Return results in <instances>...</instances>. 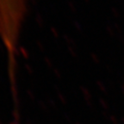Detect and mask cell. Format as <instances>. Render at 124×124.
I'll return each mask as SVG.
<instances>
[{"label":"cell","instance_id":"obj_1","mask_svg":"<svg viewBox=\"0 0 124 124\" xmlns=\"http://www.w3.org/2000/svg\"><path fill=\"white\" fill-rule=\"evenodd\" d=\"M30 2L31 0H0V42L7 54L12 78Z\"/></svg>","mask_w":124,"mask_h":124}]
</instances>
